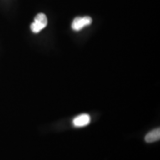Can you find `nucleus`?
Masks as SVG:
<instances>
[{"label": "nucleus", "instance_id": "nucleus-2", "mask_svg": "<svg viewBox=\"0 0 160 160\" xmlns=\"http://www.w3.org/2000/svg\"><path fill=\"white\" fill-rule=\"evenodd\" d=\"M92 23V19L90 17H77L73 19L72 23V29L75 31H79L86 26H88Z\"/></svg>", "mask_w": 160, "mask_h": 160}, {"label": "nucleus", "instance_id": "nucleus-3", "mask_svg": "<svg viewBox=\"0 0 160 160\" xmlns=\"http://www.w3.org/2000/svg\"><path fill=\"white\" fill-rule=\"evenodd\" d=\"M91 122V117L88 114H81L77 116L73 120V124L75 127H84L88 125Z\"/></svg>", "mask_w": 160, "mask_h": 160}, {"label": "nucleus", "instance_id": "nucleus-4", "mask_svg": "<svg viewBox=\"0 0 160 160\" xmlns=\"http://www.w3.org/2000/svg\"><path fill=\"white\" fill-rule=\"evenodd\" d=\"M160 139V129H154L153 131H150L147 135L145 136V140L147 142L151 143L154 142L159 141Z\"/></svg>", "mask_w": 160, "mask_h": 160}, {"label": "nucleus", "instance_id": "nucleus-1", "mask_svg": "<svg viewBox=\"0 0 160 160\" xmlns=\"http://www.w3.org/2000/svg\"><path fill=\"white\" fill-rule=\"evenodd\" d=\"M48 25V19L45 14L44 13H39L36 16L34 22L31 24V29L33 33H38L42 30L45 28Z\"/></svg>", "mask_w": 160, "mask_h": 160}]
</instances>
